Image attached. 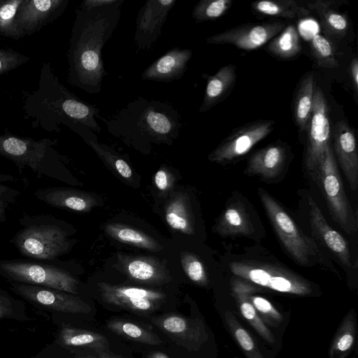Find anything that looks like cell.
<instances>
[{
  "instance_id": "26",
  "label": "cell",
  "mask_w": 358,
  "mask_h": 358,
  "mask_svg": "<svg viewBox=\"0 0 358 358\" xmlns=\"http://www.w3.org/2000/svg\"><path fill=\"white\" fill-rule=\"evenodd\" d=\"M216 229L224 236L248 235L254 231L249 215L240 203H232L226 208Z\"/></svg>"
},
{
  "instance_id": "49",
  "label": "cell",
  "mask_w": 358,
  "mask_h": 358,
  "mask_svg": "<svg viewBox=\"0 0 358 358\" xmlns=\"http://www.w3.org/2000/svg\"><path fill=\"white\" fill-rule=\"evenodd\" d=\"M98 353L99 355V358H115V357H110V356L104 354L103 352H99Z\"/></svg>"
},
{
  "instance_id": "23",
  "label": "cell",
  "mask_w": 358,
  "mask_h": 358,
  "mask_svg": "<svg viewBox=\"0 0 358 358\" xmlns=\"http://www.w3.org/2000/svg\"><path fill=\"white\" fill-rule=\"evenodd\" d=\"M231 285L232 294L243 317L262 338L269 343H274L275 338L273 334L261 319L249 299V295L255 293L258 288L252 282L238 277L231 280Z\"/></svg>"
},
{
  "instance_id": "33",
  "label": "cell",
  "mask_w": 358,
  "mask_h": 358,
  "mask_svg": "<svg viewBox=\"0 0 358 358\" xmlns=\"http://www.w3.org/2000/svg\"><path fill=\"white\" fill-rule=\"evenodd\" d=\"M252 7L257 12L267 15L290 19L307 16L310 13L294 0L255 1L252 3Z\"/></svg>"
},
{
  "instance_id": "11",
  "label": "cell",
  "mask_w": 358,
  "mask_h": 358,
  "mask_svg": "<svg viewBox=\"0 0 358 358\" xmlns=\"http://www.w3.org/2000/svg\"><path fill=\"white\" fill-rule=\"evenodd\" d=\"M10 289L30 303L66 313H87L91 307L74 294L38 285L9 282Z\"/></svg>"
},
{
  "instance_id": "10",
  "label": "cell",
  "mask_w": 358,
  "mask_h": 358,
  "mask_svg": "<svg viewBox=\"0 0 358 358\" xmlns=\"http://www.w3.org/2000/svg\"><path fill=\"white\" fill-rule=\"evenodd\" d=\"M327 99L316 86L314 89L313 106L308 125V141L305 164L311 172H317L327 145L330 143L331 128Z\"/></svg>"
},
{
  "instance_id": "28",
  "label": "cell",
  "mask_w": 358,
  "mask_h": 358,
  "mask_svg": "<svg viewBox=\"0 0 358 358\" xmlns=\"http://www.w3.org/2000/svg\"><path fill=\"white\" fill-rule=\"evenodd\" d=\"M357 334L356 313L351 309L343 319L330 345L329 358H345L351 352Z\"/></svg>"
},
{
  "instance_id": "17",
  "label": "cell",
  "mask_w": 358,
  "mask_h": 358,
  "mask_svg": "<svg viewBox=\"0 0 358 358\" xmlns=\"http://www.w3.org/2000/svg\"><path fill=\"white\" fill-rule=\"evenodd\" d=\"M152 322L171 339L190 350H197L207 341L203 322L176 314L152 319Z\"/></svg>"
},
{
  "instance_id": "13",
  "label": "cell",
  "mask_w": 358,
  "mask_h": 358,
  "mask_svg": "<svg viewBox=\"0 0 358 358\" xmlns=\"http://www.w3.org/2000/svg\"><path fill=\"white\" fill-rule=\"evenodd\" d=\"M102 299L108 303L136 312H151L165 301L162 292L145 288L99 282Z\"/></svg>"
},
{
  "instance_id": "1",
  "label": "cell",
  "mask_w": 358,
  "mask_h": 358,
  "mask_svg": "<svg viewBox=\"0 0 358 358\" xmlns=\"http://www.w3.org/2000/svg\"><path fill=\"white\" fill-rule=\"evenodd\" d=\"M124 0H85L76 10L67 52L69 84L98 94L108 73L102 50L116 29Z\"/></svg>"
},
{
  "instance_id": "8",
  "label": "cell",
  "mask_w": 358,
  "mask_h": 358,
  "mask_svg": "<svg viewBox=\"0 0 358 358\" xmlns=\"http://www.w3.org/2000/svg\"><path fill=\"white\" fill-rule=\"evenodd\" d=\"M229 268L236 277L279 292L307 296L313 292L308 281L275 266L234 262L229 264Z\"/></svg>"
},
{
  "instance_id": "15",
  "label": "cell",
  "mask_w": 358,
  "mask_h": 358,
  "mask_svg": "<svg viewBox=\"0 0 358 358\" xmlns=\"http://www.w3.org/2000/svg\"><path fill=\"white\" fill-rule=\"evenodd\" d=\"M285 24L271 22L242 25L214 34L206 38L209 44H229L238 48L251 50L259 48L281 32Z\"/></svg>"
},
{
  "instance_id": "43",
  "label": "cell",
  "mask_w": 358,
  "mask_h": 358,
  "mask_svg": "<svg viewBox=\"0 0 358 358\" xmlns=\"http://www.w3.org/2000/svg\"><path fill=\"white\" fill-rule=\"evenodd\" d=\"M30 57L10 48H0V76L27 63Z\"/></svg>"
},
{
  "instance_id": "6",
  "label": "cell",
  "mask_w": 358,
  "mask_h": 358,
  "mask_svg": "<svg viewBox=\"0 0 358 358\" xmlns=\"http://www.w3.org/2000/svg\"><path fill=\"white\" fill-rule=\"evenodd\" d=\"M53 261L0 259V275L8 282L38 285L72 294H78L79 281Z\"/></svg>"
},
{
  "instance_id": "3",
  "label": "cell",
  "mask_w": 358,
  "mask_h": 358,
  "mask_svg": "<svg viewBox=\"0 0 358 358\" xmlns=\"http://www.w3.org/2000/svg\"><path fill=\"white\" fill-rule=\"evenodd\" d=\"M101 120L110 134L142 149L150 148L151 143L171 144L182 127L180 115L169 102L140 96L110 119Z\"/></svg>"
},
{
  "instance_id": "35",
  "label": "cell",
  "mask_w": 358,
  "mask_h": 358,
  "mask_svg": "<svg viewBox=\"0 0 358 358\" xmlns=\"http://www.w3.org/2000/svg\"><path fill=\"white\" fill-rule=\"evenodd\" d=\"M268 50L281 58L288 59L298 55L301 50L299 37L296 27L289 24L279 35L271 39Z\"/></svg>"
},
{
  "instance_id": "24",
  "label": "cell",
  "mask_w": 358,
  "mask_h": 358,
  "mask_svg": "<svg viewBox=\"0 0 358 358\" xmlns=\"http://www.w3.org/2000/svg\"><path fill=\"white\" fill-rule=\"evenodd\" d=\"M285 149L280 145H271L259 150L250 158L247 172L272 178L278 175L285 160Z\"/></svg>"
},
{
  "instance_id": "9",
  "label": "cell",
  "mask_w": 358,
  "mask_h": 358,
  "mask_svg": "<svg viewBox=\"0 0 358 358\" xmlns=\"http://www.w3.org/2000/svg\"><path fill=\"white\" fill-rule=\"evenodd\" d=\"M333 218L348 234L357 230V222L345 194L333 150L329 143L317 171Z\"/></svg>"
},
{
  "instance_id": "38",
  "label": "cell",
  "mask_w": 358,
  "mask_h": 358,
  "mask_svg": "<svg viewBox=\"0 0 358 358\" xmlns=\"http://www.w3.org/2000/svg\"><path fill=\"white\" fill-rule=\"evenodd\" d=\"M231 0H201L193 8L192 17L196 22L219 18L231 7Z\"/></svg>"
},
{
  "instance_id": "19",
  "label": "cell",
  "mask_w": 358,
  "mask_h": 358,
  "mask_svg": "<svg viewBox=\"0 0 358 358\" xmlns=\"http://www.w3.org/2000/svg\"><path fill=\"white\" fill-rule=\"evenodd\" d=\"M117 265L121 272L141 282L162 285L171 280L166 266L155 258L118 254Z\"/></svg>"
},
{
  "instance_id": "20",
  "label": "cell",
  "mask_w": 358,
  "mask_h": 358,
  "mask_svg": "<svg viewBox=\"0 0 358 358\" xmlns=\"http://www.w3.org/2000/svg\"><path fill=\"white\" fill-rule=\"evenodd\" d=\"M193 55L189 49L173 48L150 64L142 73L145 80L169 83L182 78Z\"/></svg>"
},
{
  "instance_id": "12",
  "label": "cell",
  "mask_w": 358,
  "mask_h": 358,
  "mask_svg": "<svg viewBox=\"0 0 358 358\" xmlns=\"http://www.w3.org/2000/svg\"><path fill=\"white\" fill-rule=\"evenodd\" d=\"M273 120H260L245 125L230 136L210 153V161L229 162L246 154L257 143L273 129Z\"/></svg>"
},
{
  "instance_id": "25",
  "label": "cell",
  "mask_w": 358,
  "mask_h": 358,
  "mask_svg": "<svg viewBox=\"0 0 358 358\" xmlns=\"http://www.w3.org/2000/svg\"><path fill=\"white\" fill-rule=\"evenodd\" d=\"M236 66H222L215 75L208 78L205 94L199 113H204L224 99L236 80Z\"/></svg>"
},
{
  "instance_id": "48",
  "label": "cell",
  "mask_w": 358,
  "mask_h": 358,
  "mask_svg": "<svg viewBox=\"0 0 358 358\" xmlns=\"http://www.w3.org/2000/svg\"><path fill=\"white\" fill-rule=\"evenodd\" d=\"M148 358H169L166 355L161 352H155L150 354Z\"/></svg>"
},
{
  "instance_id": "5",
  "label": "cell",
  "mask_w": 358,
  "mask_h": 358,
  "mask_svg": "<svg viewBox=\"0 0 358 358\" xmlns=\"http://www.w3.org/2000/svg\"><path fill=\"white\" fill-rule=\"evenodd\" d=\"M57 142V139L35 140L6 132L0 135V156L12 161L20 176L29 168L38 178L64 180L61 156L53 148Z\"/></svg>"
},
{
  "instance_id": "22",
  "label": "cell",
  "mask_w": 358,
  "mask_h": 358,
  "mask_svg": "<svg viewBox=\"0 0 358 358\" xmlns=\"http://www.w3.org/2000/svg\"><path fill=\"white\" fill-rule=\"evenodd\" d=\"M308 204L310 224L313 231L343 264L351 266L348 242L327 223L320 208L310 196L308 197Z\"/></svg>"
},
{
  "instance_id": "39",
  "label": "cell",
  "mask_w": 358,
  "mask_h": 358,
  "mask_svg": "<svg viewBox=\"0 0 358 358\" xmlns=\"http://www.w3.org/2000/svg\"><path fill=\"white\" fill-rule=\"evenodd\" d=\"M310 46L313 57L318 66L322 68L338 66L332 46L330 42L320 34H315L310 39Z\"/></svg>"
},
{
  "instance_id": "50",
  "label": "cell",
  "mask_w": 358,
  "mask_h": 358,
  "mask_svg": "<svg viewBox=\"0 0 358 358\" xmlns=\"http://www.w3.org/2000/svg\"><path fill=\"white\" fill-rule=\"evenodd\" d=\"M81 358H92V357H81Z\"/></svg>"
},
{
  "instance_id": "18",
  "label": "cell",
  "mask_w": 358,
  "mask_h": 358,
  "mask_svg": "<svg viewBox=\"0 0 358 358\" xmlns=\"http://www.w3.org/2000/svg\"><path fill=\"white\" fill-rule=\"evenodd\" d=\"M332 137L336 157L350 188L356 189L358 184V154L353 130L344 121L334 127Z\"/></svg>"
},
{
  "instance_id": "7",
  "label": "cell",
  "mask_w": 358,
  "mask_h": 358,
  "mask_svg": "<svg viewBox=\"0 0 358 358\" xmlns=\"http://www.w3.org/2000/svg\"><path fill=\"white\" fill-rule=\"evenodd\" d=\"M259 195L271 222L281 243L301 265H308L317 252L314 241L298 227L284 208L264 189H259Z\"/></svg>"
},
{
  "instance_id": "4",
  "label": "cell",
  "mask_w": 358,
  "mask_h": 358,
  "mask_svg": "<svg viewBox=\"0 0 358 358\" xmlns=\"http://www.w3.org/2000/svg\"><path fill=\"white\" fill-rule=\"evenodd\" d=\"M20 229L10 243L24 257L53 261L67 253L74 241L72 230L64 222L48 214L28 215L19 218Z\"/></svg>"
},
{
  "instance_id": "40",
  "label": "cell",
  "mask_w": 358,
  "mask_h": 358,
  "mask_svg": "<svg viewBox=\"0 0 358 358\" xmlns=\"http://www.w3.org/2000/svg\"><path fill=\"white\" fill-rule=\"evenodd\" d=\"M180 261L185 273L193 282L201 286L207 285L208 278L204 266L194 254L182 252Z\"/></svg>"
},
{
  "instance_id": "31",
  "label": "cell",
  "mask_w": 358,
  "mask_h": 358,
  "mask_svg": "<svg viewBox=\"0 0 358 358\" xmlns=\"http://www.w3.org/2000/svg\"><path fill=\"white\" fill-rule=\"evenodd\" d=\"M314 75H307L300 85L294 102V117L301 131L307 129L313 106Z\"/></svg>"
},
{
  "instance_id": "46",
  "label": "cell",
  "mask_w": 358,
  "mask_h": 358,
  "mask_svg": "<svg viewBox=\"0 0 358 358\" xmlns=\"http://www.w3.org/2000/svg\"><path fill=\"white\" fill-rule=\"evenodd\" d=\"M350 74L354 86L357 90L358 86V62L357 59L355 58L350 64Z\"/></svg>"
},
{
  "instance_id": "14",
  "label": "cell",
  "mask_w": 358,
  "mask_h": 358,
  "mask_svg": "<svg viewBox=\"0 0 358 358\" xmlns=\"http://www.w3.org/2000/svg\"><path fill=\"white\" fill-rule=\"evenodd\" d=\"M176 0H148L136 17L134 41L138 51H148L159 39Z\"/></svg>"
},
{
  "instance_id": "41",
  "label": "cell",
  "mask_w": 358,
  "mask_h": 358,
  "mask_svg": "<svg viewBox=\"0 0 358 358\" xmlns=\"http://www.w3.org/2000/svg\"><path fill=\"white\" fill-rule=\"evenodd\" d=\"M252 294L249 295V299L263 322L271 326L278 327L283 320L281 313L269 301Z\"/></svg>"
},
{
  "instance_id": "21",
  "label": "cell",
  "mask_w": 358,
  "mask_h": 358,
  "mask_svg": "<svg viewBox=\"0 0 358 358\" xmlns=\"http://www.w3.org/2000/svg\"><path fill=\"white\" fill-rule=\"evenodd\" d=\"M33 194L47 205L78 212L90 211L98 205V201L91 194L66 187L39 188Z\"/></svg>"
},
{
  "instance_id": "51",
  "label": "cell",
  "mask_w": 358,
  "mask_h": 358,
  "mask_svg": "<svg viewBox=\"0 0 358 358\" xmlns=\"http://www.w3.org/2000/svg\"><path fill=\"white\" fill-rule=\"evenodd\" d=\"M355 358H356V357H355Z\"/></svg>"
},
{
  "instance_id": "36",
  "label": "cell",
  "mask_w": 358,
  "mask_h": 358,
  "mask_svg": "<svg viewBox=\"0 0 358 358\" xmlns=\"http://www.w3.org/2000/svg\"><path fill=\"white\" fill-rule=\"evenodd\" d=\"M227 326L247 358H264L250 334L241 325L233 312L224 313Z\"/></svg>"
},
{
  "instance_id": "34",
  "label": "cell",
  "mask_w": 358,
  "mask_h": 358,
  "mask_svg": "<svg viewBox=\"0 0 358 358\" xmlns=\"http://www.w3.org/2000/svg\"><path fill=\"white\" fill-rule=\"evenodd\" d=\"M108 329L129 340L148 344L159 345L162 342L157 334L131 322L113 320L107 322Z\"/></svg>"
},
{
  "instance_id": "42",
  "label": "cell",
  "mask_w": 358,
  "mask_h": 358,
  "mask_svg": "<svg viewBox=\"0 0 358 358\" xmlns=\"http://www.w3.org/2000/svg\"><path fill=\"white\" fill-rule=\"evenodd\" d=\"M24 306L22 301L14 299L0 287V320L3 318L29 320L25 315Z\"/></svg>"
},
{
  "instance_id": "27",
  "label": "cell",
  "mask_w": 358,
  "mask_h": 358,
  "mask_svg": "<svg viewBox=\"0 0 358 358\" xmlns=\"http://www.w3.org/2000/svg\"><path fill=\"white\" fill-rule=\"evenodd\" d=\"M57 342L65 347H85L97 352L108 347L106 338L101 334L83 329L64 327L59 332Z\"/></svg>"
},
{
  "instance_id": "47",
  "label": "cell",
  "mask_w": 358,
  "mask_h": 358,
  "mask_svg": "<svg viewBox=\"0 0 358 358\" xmlns=\"http://www.w3.org/2000/svg\"><path fill=\"white\" fill-rule=\"evenodd\" d=\"M10 203L6 201H0V224L7 220V209Z\"/></svg>"
},
{
  "instance_id": "29",
  "label": "cell",
  "mask_w": 358,
  "mask_h": 358,
  "mask_svg": "<svg viewBox=\"0 0 358 358\" xmlns=\"http://www.w3.org/2000/svg\"><path fill=\"white\" fill-rule=\"evenodd\" d=\"M165 218L172 229L192 234L194 224L189 200L182 193L175 195L166 208Z\"/></svg>"
},
{
  "instance_id": "2",
  "label": "cell",
  "mask_w": 358,
  "mask_h": 358,
  "mask_svg": "<svg viewBox=\"0 0 358 358\" xmlns=\"http://www.w3.org/2000/svg\"><path fill=\"white\" fill-rule=\"evenodd\" d=\"M26 119L31 126L48 131H59V124L71 129L83 125L99 133L101 127L95 117L101 118L100 110L70 92L52 70L50 62H43L38 88L27 95L23 106Z\"/></svg>"
},
{
  "instance_id": "44",
  "label": "cell",
  "mask_w": 358,
  "mask_h": 358,
  "mask_svg": "<svg viewBox=\"0 0 358 358\" xmlns=\"http://www.w3.org/2000/svg\"><path fill=\"white\" fill-rule=\"evenodd\" d=\"M17 178L13 176L0 174V201H6L10 204L15 203L20 195V192L6 185L4 182H15Z\"/></svg>"
},
{
  "instance_id": "32",
  "label": "cell",
  "mask_w": 358,
  "mask_h": 358,
  "mask_svg": "<svg viewBox=\"0 0 358 358\" xmlns=\"http://www.w3.org/2000/svg\"><path fill=\"white\" fill-rule=\"evenodd\" d=\"M331 1H316L308 5V10H315L320 17L327 32L341 37L345 36L348 29L347 19L331 8Z\"/></svg>"
},
{
  "instance_id": "45",
  "label": "cell",
  "mask_w": 358,
  "mask_h": 358,
  "mask_svg": "<svg viewBox=\"0 0 358 358\" xmlns=\"http://www.w3.org/2000/svg\"><path fill=\"white\" fill-rule=\"evenodd\" d=\"M155 182L159 190L165 191L169 188V178L165 170H159L155 176Z\"/></svg>"
},
{
  "instance_id": "37",
  "label": "cell",
  "mask_w": 358,
  "mask_h": 358,
  "mask_svg": "<svg viewBox=\"0 0 358 358\" xmlns=\"http://www.w3.org/2000/svg\"><path fill=\"white\" fill-rule=\"evenodd\" d=\"M22 2V0H0V36L15 41L24 38L15 23Z\"/></svg>"
},
{
  "instance_id": "16",
  "label": "cell",
  "mask_w": 358,
  "mask_h": 358,
  "mask_svg": "<svg viewBox=\"0 0 358 358\" xmlns=\"http://www.w3.org/2000/svg\"><path fill=\"white\" fill-rule=\"evenodd\" d=\"M69 2V0H22L15 23L24 37L31 36L59 18Z\"/></svg>"
},
{
  "instance_id": "30",
  "label": "cell",
  "mask_w": 358,
  "mask_h": 358,
  "mask_svg": "<svg viewBox=\"0 0 358 358\" xmlns=\"http://www.w3.org/2000/svg\"><path fill=\"white\" fill-rule=\"evenodd\" d=\"M105 230L111 238L124 243L153 252H158L163 248V246L152 237L124 224H108Z\"/></svg>"
}]
</instances>
